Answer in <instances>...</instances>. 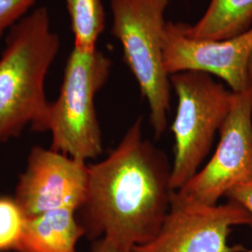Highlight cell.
<instances>
[{"mask_svg":"<svg viewBox=\"0 0 252 252\" xmlns=\"http://www.w3.org/2000/svg\"><path fill=\"white\" fill-rule=\"evenodd\" d=\"M171 169L137 119L106 159L89 165L87 195L78 211L85 236L107 238L119 252L151 241L170 209Z\"/></svg>","mask_w":252,"mask_h":252,"instance_id":"1","label":"cell"},{"mask_svg":"<svg viewBox=\"0 0 252 252\" xmlns=\"http://www.w3.org/2000/svg\"><path fill=\"white\" fill-rule=\"evenodd\" d=\"M252 27V0H211L194 26L185 24L187 36L220 40L238 36Z\"/></svg>","mask_w":252,"mask_h":252,"instance_id":"11","label":"cell"},{"mask_svg":"<svg viewBox=\"0 0 252 252\" xmlns=\"http://www.w3.org/2000/svg\"><path fill=\"white\" fill-rule=\"evenodd\" d=\"M111 61L98 50L81 53L73 48L65 63L57 99L50 103L41 128L52 134L56 152L86 162L103 151L94 98L108 81Z\"/></svg>","mask_w":252,"mask_h":252,"instance_id":"3","label":"cell"},{"mask_svg":"<svg viewBox=\"0 0 252 252\" xmlns=\"http://www.w3.org/2000/svg\"><path fill=\"white\" fill-rule=\"evenodd\" d=\"M170 82L178 97L171 126L175 147L170 185L175 191L197 174L207 158L231 108L233 92L199 71L175 73Z\"/></svg>","mask_w":252,"mask_h":252,"instance_id":"5","label":"cell"},{"mask_svg":"<svg viewBox=\"0 0 252 252\" xmlns=\"http://www.w3.org/2000/svg\"><path fill=\"white\" fill-rule=\"evenodd\" d=\"M77 213L72 208H60L27 218L15 252H77V245L85 236Z\"/></svg>","mask_w":252,"mask_h":252,"instance_id":"10","label":"cell"},{"mask_svg":"<svg viewBox=\"0 0 252 252\" xmlns=\"http://www.w3.org/2000/svg\"><path fill=\"white\" fill-rule=\"evenodd\" d=\"M168 0H110L111 34L148 101L156 138L164 133L170 108V76L163 65L164 11Z\"/></svg>","mask_w":252,"mask_h":252,"instance_id":"4","label":"cell"},{"mask_svg":"<svg viewBox=\"0 0 252 252\" xmlns=\"http://www.w3.org/2000/svg\"><path fill=\"white\" fill-rule=\"evenodd\" d=\"M252 227V214L239 204L205 206L178 198L157 234L133 252H252L242 245L231 246L228 237L234 226Z\"/></svg>","mask_w":252,"mask_h":252,"instance_id":"7","label":"cell"},{"mask_svg":"<svg viewBox=\"0 0 252 252\" xmlns=\"http://www.w3.org/2000/svg\"><path fill=\"white\" fill-rule=\"evenodd\" d=\"M74 36V49L81 53L96 51L105 29V11L101 0H65Z\"/></svg>","mask_w":252,"mask_h":252,"instance_id":"12","label":"cell"},{"mask_svg":"<svg viewBox=\"0 0 252 252\" xmlns=\"http://www.w3.org/2000/svg\"><path fill=\"white\" fill-rule=\"evenodd\" d=\"M60 45L45 7L31 10L10 29L0 57V143L29 125L41 131L50 106L46 76Z\"/></svg>","mask_w":252,"mask_h":252,"instance_id":"2","label":"cell"},{"mask_svg":"<svg viewBox=\"0 0 252 252\" xmlns=\"http://www.w3.org/2000/svg\"><path fill=\"white\" fill-rule=\"evenodd\" d=\"M27 219L14 197L0 196V252H16Z\"/></svg>","mask_w":252,"mask_h":252,"instance_id":"13","label":"cell"},{"mask_svg":"<svg viewBox=\"0 0 252 252\" xmlns=\"http://www.w3.org/2000/svg\"><path fill=\"white\" fill-rule=\"evenodd\" d=\"M250 71H251V76H252V60H251V63H250Z\"/></svg>","mask_w":252,"mask_h":252,"instance_id":"17","label":"cell"},{"mask_svg":"<svg viewBox=\"0 0 252 252\" xmlns=\"http://www.w3.org/2000/svg\"><path fill=\"white\" fill-rule=\"evenodd\" d=\"M91 252H119L115 246L107 238H99L94 241Z\"/></svg>","mask_w":252,"mask_h":252,"instance_id":"16","label":"cell"},{"mask_svg":"<svg viewBox=\"0 0 252 252\" xmlns=\"http://www.w3.org/2000/svg\"><path fill=\"white\" fill-rule=\"evenodd\" d=\"M88 178L86 162L36 146L28 155L13 197L27 218L60 208L79 211L87 195Z\"/></svg>","mask_w":252,"mask_h":252,"instance_id":"9","label":"cell"},{"mask_svg":"<svg viewBox=\"0 0 252 252\" xmlns=\"http://www.w3.org/2000/svg\"><path fill=\"white\" fill-rule=\"evenodd\" d=\"M225 197L247 209L252 216V180L239 184L230 189Z\"/></svg>","mask_w":252,"mask_h":252,"instance_id":"15","label":"cell"},{"mask_svg":"<svg viewBox=\"0 0 252 252\" xmlns=\"http://www.w3.org/2000/svg\"><path fill=\"white\" fill-rule=\"evenodd\" d=\"M252 180V84L233 93L230 110L220 129L216 151L205 167L175 190L183 201L215 206L235 186Z\"/></svg>","mask_w":252,"mask_h":252,"instance_id":"6","label":"cell"},{"mask_svg":"<svg viewBox=\"0 0 252 252\" xmlns=\"http://www.w3.org/2000/svg\"><path fill=\"white\" fill-rule=\"evenodd\" d=\"M37 0H0V36L27 15Z\"/></svg>","mask_w":252,"mask_h":252,"instance_id":"14","label":"cell"},{"mask_svg":"<svg viewBox=\"0 0 252 252\" xmlns=\"http://www.w3.org/2000/svg\"><path fill=\"white\" fill-rule=\"evenodd\" d=\"M252 27L238 36L220 40H198L187 36L185 24L166 23L163 65L171 76L183 71L212 74L225 81L231 92L240 93L252 84Z\"/></svg>","mask_w":252,"mask_h":252,"instance_id":"8","label":"cell"}]
</instances>
